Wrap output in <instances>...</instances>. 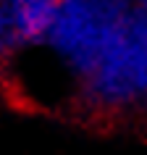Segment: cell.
Listing matches in <instances>:
<instances>
[{"label":"cell","mask_w":147,"mask_h":155,"mask_svg":"<svg viewBox=\"0 0 147 155\" xmlns=\"http://www.w3.org/2000/svg\"><path fill=\"white\" fill-rule=\"evenodd\" d=\"M18 45H34L50 37V29L58 18L60 0H3Z\"/></svg>","instance_id":"cell-1"},{"label":"cell","mask_w":147,"mask_h":155,"mask_svg":"<svg viewBox=\"0 0 147 155\" xmlns=\"http://www.w3.org/2000/svg\"><path fill=\"white\" fill-rule=\"evenodd\" d=\"M18 42L13 37V29L8 24V16H5V8H3V3H0V58H5L11 50L16 48Z\"/></svg>","instance_id":"cell-2"}]
</instances>
